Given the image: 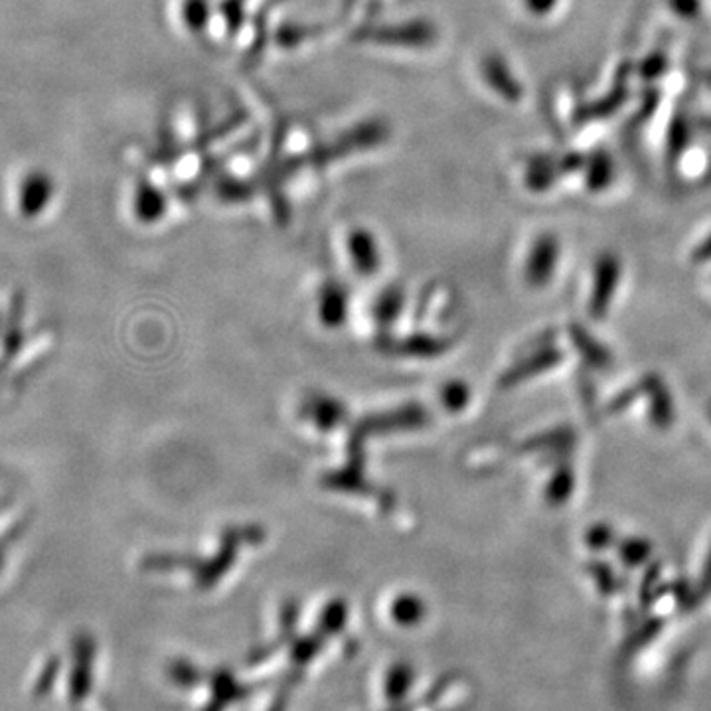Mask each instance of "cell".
Instances as JSON below:
<instances>
[{
    "label": "cell",
    "mask_w": 711,
    "mask_h": 711,
    "mask_svg": "<svg viewBox=\"0 0 711 711\" xmlns=\"http://www.w3.org/2000/svg\"><path fill=\"white\" fill-rule=\"evenodd\" d=\"M351 245L358 271L366 275L374 273L378 265V253H376V245L372 242V235L366 232H356L352 235Z\"/></svg>",
    "instance_id": "1"
},
{
    "label": "cell",
    "mask_w": 711,
    "mask_h": 711,
    "mask_svg": "<svg viewBox=\"0 0 711 711\" xmlns=\"http://www.w3.org/2000/svg\"><path fill=\"white\" fill-rule=\"evenodd\" d=\"M343 406L328 397H315L308 406V414L313 415V419L323 429H333L334 425L343 419Z\"/></svg>",
    "instance_id": "2"
},
{
    "label": "cell",
    "mask_w": 711,
    "mask_h": 711,
    "mask_svg": "<svg viewBox=\"0 0 711 711\" xmlns=\"http://www.w3.org/2000/svg\"><path fill=\"white\" fill-rule=\"evenodd\" d=\"M344 293L338 287H331L323 295V305H321V315L326 325H338L343 323L344 308H346V301H344Z\"/></svg>",
    "instance_id": "3"
},
{
    "label": "cell",
    "mask_w": 711,
    "mask_h": 711,
    "mask_svg": "<svg viewBox=\"0 0 711 711\" xmlns=\"http://www.w3.org/2000/svg\"><path fill=\"white\" fill-rule=\"evenodd\" d=\"M136 210H139V216L144 217V220H154V217L161 216L164 212L163 194L154 189L139 192Z\"/></svg>",
    "instance_id": "4"
},
{
    "label": "cell",
    "mask_w": 711,
    "mask_h": 711,
    "mask_svg": "<svg viewBox=\"0 0 711 711\" xmlns=\"http://www.w3.org/2000/svg\"><path fill=\"white\" fill-rule=\"evenodd\" d=\"M184 14H186V20H189L192 27H200V24L207 19L206 2H204V0H190L189 4H186V10H184Z\"/></svg>",
    "instance_id": "5"
}]
</instances>
